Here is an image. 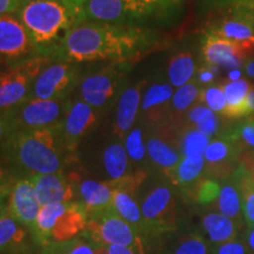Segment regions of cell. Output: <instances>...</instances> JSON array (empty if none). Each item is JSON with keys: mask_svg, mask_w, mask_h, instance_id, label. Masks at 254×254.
Here are the masks:
<instances>
[{"mask_svg": "<svg viewBox=\"0 0 254 254\" xmlns=\"http://www.w3.org/2000/svg\"><path fill=\"white\" fill-rule=\"evenodd\" d=\"M103 164L111 180H120L129 176V158L123 141L113 142L105 148Z\"/></svg>", "mask_w": 254, "mask_h": 254, "instance_id": "obj_27", "label": "cell"}, {"mask_svg": "<svg viewBox=\"0 0 254 254\" xmlns=\"http://www.w3.org/2000/svg\"><path fill=\"white\" fill-rule=\"evenodd\" d=\"M129 69V63H113L85 75L79 85L81 99L95 111L106 109L119 93Z\"/></svg>", "mask_w": 254, "mask_h": 254, "instance_id": "obj_6", "label": "cell"}, {"mask_svg": "<svg viewBox=\"0 0 254 254\" xmlns=\"http://www.w3.org/2000/svg\"><path fill=\"white\" fill-rule=\"evenodd\" d=\"M207 32L254 45V11L244 6L221 9V14L208 25Z\"/></svg>", "mask_w": 254, "mask_h": 254, "instance_id": "obj_15", "label": "cell"}, {"mask_svg": "<svg viewBox=\"0 0 254 254\" xmlns=\"http://www.w3.org/2000/svg\"><path fill=\"white\" fill-rule=\"evenodd\" d=\"M208 249L205 240L200 236L193 234L180 241L173 254H207Z\"/></svg>", "mask_w": 254, "mask_h": 254, "instance_id": "obj_39", "label": "cell"}, {"mask_svg": "<svg viewBox=\"0 0 254 254\" xmlns=\"http://www.w3.org/2000/svg\"><path fill=\"white\" fill-rule=\"evenodd\" d=\"M51 62L46 57H33L0 73V111L14 109L28 99L34 80Z\"/></svg>", "mask_w": 254, "mask_h": 254, "instance_id": "obj_5", "label": "cell"}, {"mask_svg": "<svg viewBox=\"0 0 254 254\" xmlns=\"http://www.w3.org/2000/svg\"><path fill=\"white\" fill-rule=\"evenodd\" d=\"M153 45V34L134 25L82 21L69 31L55 59L131 64L147 55Z\"/></svg>", "mask_w": 254, "mask_h": 254, "instance_id": "obj_1", "label": "cell"}, {"mask_svg": "<svg viewBox=\"0 0 254 254\" xmlns=\"http://www.w3.org/2000/svg\"><path fill=\"white\" fill-rule=\"evenodd\" d=\"M245 73L250 78L254 79V58L249 60L245 65Z\"/></svg>", "mask_w": 254, "mask_h": 254, "instance_id": "obj_54", "label": "cell"}, {"mask_svg": "<svg viewBox=\"0 0 254 254\" xmlns=\"http://www.w3.org/2000/svg\"><path fill=\"white\" fill-rule=\"evenodd\" d=\"M30 179L40 206L71 202L77 195L74 179L64 176L63 172L34 174Z\"/></svg>", "mask_w": 254, "mask_h": 254, "instance_id": "obj_17", "label": "cell"}, {"mask_svg": "<svg viewBox=\"0 0 254 254\" xmlns=\"http://www.w3.org/2000/svg\"><path fill=\"white\" fill-rule=\"evenodd\" d=\"M8 214L15 220L30 228H33L41 206L38 201L31 179H18L12 185L8 195Z\"/></svg>", "mask_w": 254, "mask_h": 254, "instance_id": "obj_18", "label": "cell"}, {"mask_svg": "<svg viewBox=\"0 0 254 254\" xmlns=\"http://www.w3.org/2000/svg\"><path fill=\"white\" fill-rule=\"evenodd\" d=\"M221 87L226 98V109L221 116L227 119H236L238 110L244 104L250 92L254 88V84L246 79H239L236 81L225 82Z\"/></svg>", "mask_w": 254, "mask_h": 254, "instance_id": "obj_29", "label": "cell"}, {"mask_svg": "<svg viewBox=\"0 0 254 254\" xmlns=\"http://www.w3.org/2000/svg\"><path fill=\"white\" fill-rule=\"evenodd\" d=\"M11 190H0V202H4V200L9 195Z\"/></svg>", "mask_w": 254, "mask_h": 254, "instance_id": "obj_57", "label": "cell"}, {"mask_svg": "<svg viewBox=\"0 0 254 254\" xmlns=\"http://www.w3.org/2000/svg\"><path fill=\"white\" fill-rule=\"evenodd\" d=\"M200 90L201 88L196 82H189V84L177 88L172 100H171L168 114H171L172 117H177L179 114L186 113L193 103L196 99H199Z\"/></svg>", "mask_w": 254, "mask_h": 254, "instance_id": "obj_32", "label": "cell"}, {"mask_svg": "<svg viewBox=\"0 0 254 254\" xmlns=\"http://www.w3.org/2000/svg\"><path fill=\"white\" fill-rule=\"evenodd\" d=\"M218 208L220 213L230 219H238L241 213V196L236 182L227 183L221 187L218 196Z\"/></svg>", "mask_w": 254, "mask_h": 254, "instance_id": "obj_31", "label": "cell"}, {"mask_svg": "<svg viewBox=\"0 0 254 254\" xmlns=\"http://www.w3.org/2000/svg\"><path fill=\"white\" fill-rule=\"evenodd\" d=\"M225 135L236 141L241 150H254V114L238 123Z\"/></svg>", "mask_w": 254, "mask_h": 254, "instance_id": "obj_35", "label": "cell"}, {"mask_svg": "<svg viewBox=\"0 0 254 254\" xmlns=\"http://www.w3.org/2000/svg\"><path fill=\"white\" fill-rule=\"evenodd\" d=\"M38 57L23 23L15 14L0 15V60L17 65Z\"/></svg>", "mask_w": 254, "mask_h": 254, "instance_id": "obj_13", "label": "cell"}, {"mask_svg": "<svg viewBox=\"0 0 254 254\" xmlns=\"http://www.w3.org/2000/svg\"><path fill=\"white\" fill-rule=\"evenodd\" d=\"M100 254H135V250L129 246H100Z\"/></svg>", "mask_w": 254, "mask_h": 254, "instance_id": "obj_49", "label": "cell"}, {"mask_svg": "<svg viewBox=\"0 0 254 254\" xmlns=\"http://www.w3.org/2000/svg\"><path fill=\"white\" fill-rule=\"evenodd\" d=\"M145 86L146 81H139L138 84L124 88L119 95L114 120V133L120 141H124L127 133L134 127L135 120L140 114Z\"/></svg>", "mask_w": 254, "mask_h": 254, "instance_id": "obj_19", "label": "cell"}, {"mask_svg": "<svg viewBox=\"0 0 254 254\" xmlns=\"http://www.w3.org/2000/svg\"><path fill=\"white\" fill-rule=\"evenodd\" d=\"M69 103L68 98L56 100L28 98L24 103L9 110L14 132L60 126Z\"/></svg>", "mask_w": 254, "mask_h": 254, "instance_id": "obj_7", "label": "cell"}, {"mask_svg": "<svg viewBox=\"0 0 254 254\" xmlns=\"http://www.w3.org/2000/svg\"><path fill=\"white\" fill-rule=\"evenodd\" d=\"M25 0H0V15L17 14Z\"/></svg>", "mask_w": 254, "mask_h": 254, "instance_id": "obj_48", "label": "cell"}, {"mask_svg": "<svg viewBox=\"0 0 254 254\" xmlns=\"http://www.w3.org/2000/svg\"><path fill=\"white\" fill-rule=\"evenodd\" d=\"M13 124H12L11 111H0V151L7 148L8 141L13 135Z\"/></svg>", "mask_w": 254, "mask_h": 254, "instance_id": "obj_40", "label": "cell"}, {"mask_svg": "<svg viewBox=\"0 0 254 254\" xmlns=\"http://www.w3.org/2000/svg\"><path fill=\"white\" fill-rule=\"evenodd\" d=\"M144 232L161 234L173 230L176 225V201L173 192L165 185L152 189L141 202Z\"/></svg>", "mask_w": 254, "mask_h": 254, "instance_id": "obj_12", "label": "cell"}, {"mask_svg": "<svg viewBox=\"0 0 254 254\" xmlns=\"http://www.w3.org/2000/svg\"><path fill=\"white\" fill-rule=\"evenodd\" d=\"M206 168L204 155L183 157L173 172L168 176L174 185L190 190L201 179V174Z\"/></svg>", "mask_w": 254, "mask_h": 254, "instance_id": "obj_25", "label": "cell"}, {"mask_svg": "<svg viewBox=\"0 0 254 254\" xmlns=\"http://www.w3.org/2000/svg\"><path fill=\"white\" fill-rule=\"evenodd\" d=\"M13 185V184H12ZM11 179H9V174L7 170L0 165V190H11Z\"/></svg>", "mask_w": 254, "mask_h": 254, "instance_id": "obj_52", "label": "cell"}, {"mask_svg": "<svg viewBox=\"0 0 254 254\" xmlns=\"http://www.w3.org/2000/svg\"><path fill=\"white\" fill-rule=\"evenodd\" d=\"M15 15L27 30L37 56L52 60L77 25L62 0H25Z\"/></svg>", "mask_w": 254, "mask_h": 254, "instance_id": "obj_2", "label": "cell"}, {"mask_svg": "<svg viewBox=\"0 0 254 254\" xmlns=\"http://www.w3.org/2000/svg\"><path fill=\"white\" fill-rule=\"evenodd\" d=\"M85 233L97 246H129L142 254L141 239L138 231L119 217L113 208L88 218Z\"/></svg>", "mask_w": 254, "mask_h": 254, "instance_id": "obj_9", "label": "cell"}, {"mask_svg": "<svg viewBox=\"0 0 254 254\" xmlns=\"http://www.w3.org/2000/svg\"><path fill=\"white\" fill-rule=\"evenodd\" d=\"M146 138V150L148 158L155 166L164 171L168 177L182 160V152L177 148V144L168 138V134L160 128L152 129Z\"/></svg>", "mask_w": 254, "mask_h": 254, "instance_id": "obj_21", "label": "cell"}, {"mask_svg": "<svg viewBox=\"0 0 254 254\" xmlns=\"http://www.w3.org/2000/svg\"><path fill=\"white\" fill-rule=\"evenodd\" d=\"M213 7L219 9H225L233 7V6L243 5L245 0H207Z\"/></svg>", "mask_w": 254, "mask_h": 254, "instance_id": "obj_50", "label": "cell"}, {"mask_svg": "<svg viewBox=\"0 0 254 254\" xmlns=\"http://www.w3.org/2000/svg\"><path fill=\"white\" fill-rule=\"evenodd\" d=\"M97 112L84 100L71 101L59 128L62 147L69 153L75 151L79 141L97 124Z\"/></svg>", "mask_w": 254, "mask_h": 254, "instance_id": "obj_14", "label": "cell"}, {"mask_svg": "<svg viewBox=\"0 0 254 254\" xmlns=\"http://www.w3.org/2000/svg\"><path fill=\"white\" fill-rule=\"evenodd\" d=\"M202 227L209 239L215 244L232 241L237 237V226L233 220L221 213H209L202 219Z\"/></svg>", "mask_w": 254, "mask_h": 254, "instance_id": "obj_28", "label": "cell"}, {"mask_svg": "<svg viewBox=\"0 0 254 254\" xmlns=\"http://www.w3.org/2000/svg\"><path fill=\"white\" fill-rule=\"evenodd\" d=\"M239 164L249 173L251 182L254 185V150H243L239 155Z\"/></svg>", "mask_w": 254, "mask_h": 254, "instance_id": "obj_45", "label": "cell"}, {"mask_svg": "<svg viewBox=\"0 0 254 254\" xmlns=\"http://www.w3.org/2000/svg\"><path fill=\"white\" fill-rule=\"evenodd\" d=\"M8 215V207L5 202H0V221Z\"/></svg>", "mask_w": 254, "mask_h": 254, "instance_id": "obj_56", "label": "cell"}, {"mask_svg": "<svg viewBox=\"0 0 254 254\" xmlns=\"http://www.w3.org/2000/svg\"><path fill=\"white\" fill-rule=\"evenodd\" d=\"M220 184L213 178H201L190 190V193L198 204L207 205L218 199L219 194H220Z\"/></svg>", "mask_w": 254, "mask_h": 254, "instance_id": "obj_36", "label": "cell"}, {"mask_svg": "<svg viewBox=\"0 0 254 254\" xmlns=\"http://www.w3.org/2000/svg\"><path fill=\"white\" fill-rule=\"evenodd\" d=\"M211 142L209 136L199 132L194 127H190L183 133L179 140V148L183 157L190 155H204L206 148Z\"/></svg>", "mask_w": 254, "mask_h": 254, "instance_id": "obj_33", "label": "cell"}, {"mask_svg": "<svg viewBox=\"0 0 254 254\" xmlns=\"http://www.w3.org/2000/svg\"><path fill=\"white\" fill-rule=\"evenodd\" d=\"M75 190L80 198V202L86 208L88 218L112 208L114 189L110 182L101 183L92 179L81 180L75 184Z\"/></svg>", "mask_w": 254, "mask_h": 254, "instance_id": "obj_22", "label": "cell"}, {"mask_svg": "<svg viewBox=\"0 0 254 254\" xmlns=\"http://www.w3.org/2000/svg\"><path fill=\"white\" fill-rule=\"evenodd\" d=\"M194 128L211 138L212 135L217 134L219 132V128H220V119H219V116L217 113H212L211 116H208L202 122L196 124Z\"/></svg>", "mask_w": 254, "mask_h": 254, "instance_id": "obj_41", "label": "cell"}, {"mask_svg": "<svg viewBox=\"0 0 254 254\" xmlns=\"http://www.w3.org/2000/svg\"><path fill=\"white\" fill-rule=\"evenodd\" d=\"M173 86L166 80H155L145 88L142 95L140 116L148 125L157 126L166 118L174 94Z\"/></svg>", "mask_w": 254, "mask_h": 254, "instance_id": "obj_20", "label": "cell"}, {"mask_svg": "<svg viewBox=\"0 0 254 254\" xmlns=\"http://www.w3.org/2000/svg\"><path fill=\"white\" fill-rule=\"evenodd\" d=\"M254 114V88L250 92L249 95L246 97L244 104L241 105L240 109L238 110L236 114V119L247 118V117L253 116Z\"/></svg>", "mask_w": 254, "mask_h": 254, "instance_id": "obj_47", "label": "cell"}, {"mask_svg": "<svg viewBox=\"0 0 254 254\" xmlns=\"http://www.w3.org/2000/svg\"><path fill=\"white\" fill-rule=\"evenodd\" d=\"M241 147L228 136L224 135L209 142L204 158L206 172L209 178H226L232 176L239 166Z\"/></svg>", "mask_w": 254, "mask_h": 254, "instance_id": "obj_16", "label": "cell"}, {"mask_svg": "<svg viewBox=\"0 0 254 254\" xmlns=\"http://www.w3.org/2000/svg\"><path fill=\"white\" fill-rule=\"evenodd\" d=\"M195 60L190 51H180L170 59L167 66V80L173 87L179 88L195 77Z\"/></svg>", "mask_w": 254, "mask_h": 254, "instance_id": "obj_26", "label": "cell"}, {"mask_svg": "<svg viewBox=\"0 0 254 254\" xmlns=\"http://www.w3.org/2000/svg\"><path fill=\"white\" fill-rule=\"evenodd\" d=\"M66 7L69 9L72 17L74 18L75 24H80L82 21V13L88 0H62Z\"/></svg>", "mask_w": 254, "mask_h": 254, "instance_id": "obj_44", "label": "cell"}, {"mask_svg": "<svg viewBox=\"0 0 254 254\" xmlns=\"http://www.w3.org/2000/svg\"><path fill=\"white\" fill-rule=\"evenodd\" d=\"M152 13L155 9L146 0H88L82 21L132 25Z\"/></svg>", "mask_w": 254, "mask_h": 254, "instance_id": "obj_10", "label": "cell"}, {"mask_svg": "<svg viewBox=\"0 0 254 254\" xmlns=\"http://www.w3.org/2000/svg\"><path fill=\"white\" fill-rule=\"evenodd\" d=\"M30 228L11 217L0 221V253H19L26 247Z\"/></svg>", "mask_w": 254, "mask_h": 254, "instance_id": "obj_23", "label": "cell"}, {"mask_svg": "<svg viewBox=\"0 0 254 254\" xmlns=\"http://www.w3.org/2000/svg\"><path fill=\"white\" fill-rule=\"evenodd\" d=\"M199 100L217 114H222L226 109V98L221 85H209L201 88Z\"/></svg>", "mask_w": 254, "mask_h": 254, "instance_id": "obj_37", "label": "cell"}, {"mask_svg": "<svg viewBox=\"0 0 254 254\" xmlns=\"http://www.w3.org/2000/svg\"><path fill=\"white\" fill-rule=\"evenodd\" d=\"M233 180L239 189L241 196V208L246 224L250 228L254 227V185L247 171L239 164L234 173L232 174Z\"/></svg>", "mask_w": 254, "mask_h": 254, "instance_id": "obj_30", "label": "cell"}, {"mask_svg": "<svg viewBox=\"0 0 254 254\" xmlns=\"http://www.w3.org/2000/svg\"><path fill=\"white\" fill-rule=\"evenodd\" d=\"M217 254H247V251L246 247L239 243V241L232 240L221 244L218 247Z\"/></svg>", "mask_w": 254, "mask_h": 254, "instance_id": "obj_46", "label": "cell"}, {"mask_svg": "<svg viewBox=\"0 0 254 254\" xmlns=\"http://www.w3.org/2000/svg\"><path fill=\"white\" fill-rule=\"evenodd\" d=\"M46 250L49 254H100V246L80 239L69 240Z\"/></svg>", "mask_w": 254, "mask_h": 254, "instance_id": "obj_38", "label": "cell"}, {"mask_svg": "<svg viewBox=\"0 0 254 254\" xmlns=\"http://www.w3.org/2000/svg\"><path fill=\"white\" fill-rule=\"evenodd\" d=\"M184 0H146L147 4H150L152 7L155 9V12H158L161 8H167L170 6L173 5H179L180 2H183Z\"/></svg>", "mask_w": 254, "mask_h": 254, "instance_id": "obj_51", "label": "cell"}, {"mask_svg": "<svg viewBox=\"0 0 254 254\" xmlns=\"http://www.w3.org/2000/svg\"><path fill=\"white\" fill-rule=\"evenodd\" d=\"M239 6H244V7L254 11V0H245V1H244V4L239 5Z\"/></svg>", "mask_w": 254, "mask_h": 254, "instance_id": "obj_58", "label": "cell"}, {"mask_svg": "<svg viewBox=\"0 0 254 254\" xmlns=\"http://www.w3.org/2000/svg\"><path fill=\"white\" fill-rule=\"evenodd\" d=\"M220 71V67L212 65H205L198 69L196 74V84L208 85L215 79V74Z\"/></svg>", "mask_w": 254, "mask_h": 254, "instance_id": "obj_43", "label": "cell"}, {"mask_svg": "<svg viewBox=\"0 0 254 254\" xmlns=\"http://www.w3.org/2000/svg\"><path fill=\"white\" fill-rule=\"evenodd\" d=\"M88 215L80 201L41 206L31 230L34 240L45 249L67 243L86 231Z\"/></svg>", "mask_w": 254, "mask_h": 254, "instance_id": "obj_4", "label": "cell"}, {"mask_svg": "<svg viewBox=\"0 0 254 254\" xmlns=\"http://www.w3.org/2000/svg\"><path fill=\"white\" fill-rule=\"evenodd\" d=\"M59 128L26 129L14 132L9 139L6 153L18 166L34 174L62 172Z\"/></svg>", "mask_w": 254, "mask_h": 254, "instance_id": "obj_3", "label": "cell"}, {"mask_svg": "<svg viewBox=\"0 0 254 254\" xmlns=\"http://www.w3.org/2000/svg\"><path fill=\"white\" fill-rule=\"evenodd\" d=\"M124 146H125L128 158L134 163H141L146 158V141L144 135V128L141 126H134L127 133L124 139Z\"/></svg>", "mask_w": 254, "mask_h": 254, "instance_id": "obj_34", "label": "cell"}, {"mask_svg": "<svg viewBox=\"0 0 254 254\" xmlns=\"http://www.w3.org/2000/svg\"><path fill=\"white\" fill-rule=\"evenodd\" d=\"M247 244L252 252H254V227H251L249 233H247Z\"/></svg>", "mask_w": 254, "mask_h": 254, "instance_id": "obj_55", "label": "cell"}, {"mask_svg": "<svg viewBox=\"0 0 254 254\" xmlns=\"http://www.w3.org/2000/svg\"><path fill=\"white\" fill-rule=\"evenodd\" d=\"M80 75V64L52 60L34 80L28 98L44 100L65 99L81 80Z\"/></svg>", "mask_w": 254, "mask_h": 254, "instance_id": "obj_8", "label": "cell"}, {"mask_svg": "<svg viewBox=\"0 0 254 254\" xmlns=\"http://www.w3.org/2000/svg\"><path fill=\"white\" fill-rule=\"evenodd\" d=\"M134 193L129 190L114 189L112 208L120 218L128 222L134 227L138 233L144 232V218H142L141 208L134 199Z\"/></svg>", "mask_w": 254, "mask_h": 254, "instance_id": "obj_24", "label": "cell"}, {"mask_svg": "<svg viewBox=\"0 0 254 254\" xmlns=\"http://www.w3.org/2000/svg\"><path fill=\"white\" fill-rule=\"evenodd\" d=\"M241 75H243V72H241L240 69L234 68V69H230V72H228L227 74V78L230 79L231 81H236L241 79Z\"/></svg>", "mask_w": 254, "mask_h": 254, "instance_id": "obj_53", "label": "cell"}, {"mask_svg": "<svg viewBox=\"0 0 254 254\" xmlns=\"http://www.w3.org/2000/svg\"><path fill=\"white\" fill-rule=\"evenodd\" d=\"M212 113H214L213 111L209 110L205 105H195L192 109H190L186 113V122L189 125L194 127L196 124L202 122L205 118H207L208 116H211Z\"/></svg>", "mask_w": 254, "mask_h": 254, "instance_id": "obj_42", "label": "cell"}, {"mask_svg": "<svg viewBox=\"0 0 254 254\" xmlns=\"http://www.w3.org/2000/svg\"><path fill=\"white\" fill-rule=\"evenodd\" d=\"M254 55V45L226 39L211 32H205L201 41V57L205 65L226 69H240Z\"/></svg>", "mask_w": 254, "mask_h": 254, "instance_id": "obj_11", "label": "cell"}]
</instances>
